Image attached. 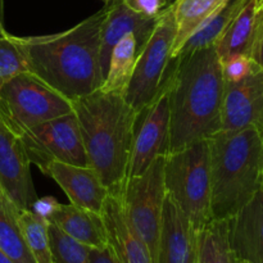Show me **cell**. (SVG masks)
I'll list each match as a JSON object with an SVG mask.
<instances>
[{"label": "cell", "mask_w": 263, "mask_h": 263, "mask_svg": "<svg viewBox=\"0 0 263 263\" xmlns=\"http://www.w3.org/2000/svg\"><path fill=\"white\" fill-rule=\"evenodd\" d=\"M164 81L170 102L167 153L221 131L225 79L215 46L172 59Z\"/></svg>", "instance_id": "cell-1"}, {"label": "cell", "mask_w": 263, "mask_h": 263, "mask_svg": "<svg viewBox=\"0 0 263 263\" xmlns=\"http://www.w3.org/2000/svg\"><path fill=\"white\" fill-rule=\"evenodd\" d=\"M107 4L64 32L15 36L27 61L28 72L74 102L102 86L100 28Z\"/></svg>", "instance_id": "cell-2"}, {"label": "cell", "mask_w": 263, "mask_h": 263, "mask_svg": "<svg viewBox=\"0 0 263 263\" xmlns=\"http://www.w3.org/2000/svg\"><path fill=\"white\" fill-rule=\"evenodd\" d=\"M72 105L90 167L108 189H118L127 179L139 113L123 95L100 89Z\"/></svg>", "instance_id": "cell-3"}, {"label": "cell", "mask_w": 263, "mask_h": 263, "mask_svg": "<svg viewBox=\"0 0 263 263\" xmlns=\"http://www.w3.org/2000/svg\"><path fill=\"white\" fill-rule=\"evenodd\" d=\"M212 218H230L261 186L263 134L254 126L208 139Z\"/></svg>", "instance_id": "cell-4"}, {"label": "cell", "mask_w": 263, "mask_h": 263, "mask_svg": "<svg viewBox=\"0 0 263 263\" xmlns=\"http://www.w3.org/2000/svg\"><path fill=\"white\" fill-rule=\"evenodd\" d=\"M164 187L195 231L212 220L208 140L197 141L164 156Z\"/></svg>", "instance_id": "cell-5"}, {"label": "cell", "mask_w": 263, "mask_h": 263, "mask_svg": "<svg viewBox=\"0 0 263 263\" xmlns=\"http://www.w3.org/2000/svg\"><path fill=\"white\" fill-rule=\"evenodd\" d=\"M72 112L71 100L31 72L20 73L0 89V117L18 136Z\"/></svg>", "instance_id": "cell-6"}, {"label": "cell", "mask_w": 263, "mask_h": 263, "mask_svg": "<svg viewBox=\"0 0 263 263\" xmlns=\"http://www.w3.org/2000/svg\"><path fill=\"white\" fill-rule=\"evenodd\" d=\"M164 156L154 159L153 163L139 176L127 177L121 187L126 216L148 249L152 263H158L159 239L166 199Z\"/></svg>", "instance_id": "cell-7"}, {"label": "cell", "mask_w": 263, "mask_h": 263, "mask_svg": "<svg viewBox=\"0 0 263 263\" xmlns=\"http://www.w3.org/2000/svg\"><path fill=\"white\" fill-rule=\"evenodd\" d=\"M176 22L168 4L157 18L156 26L136 59L125 99L140 115L156 98L172 61Z\"/></svg>", "instance_id": "cell-8"}, {"label": "cell", "mask_w": 263, "mask_h": 263, "mask_svg": "<svg viewBox=\"0 0 263 263\" xmlns=\"http://www.w3.org/2000/svg\"><path fill=\"white\" fill-rule=\"evenodd\" d=\"M20 138L31 164L44 175L53 162L90 166L73 112L40 123Z\"/></svg>", "instance_id": "cell-9"}, {"label": "cell", "mask_w": 263, "mask_h": 263, "mask_svg": "<svg viewBox=\"0 0 263 263\" xmlns=\"http://www.w3.org/2000/svg\"><path fill=\"white\" fill-rule=\"evenodd\" d=\"M140 115L143 121L136 123L127 177L141 175L154 159L168 152L170 102L164 80L158 94Z\"/></svg>", "instance_id": "cell-10"}, {"label": "cell", "mask_w": 263, "mask_h": 263, "mask_svg": "<svg viewBox=\"0 0 263 263\" xmlns=\"http://www.w3.org/2000/svg\"><path fill=\"white\" fill-rule=\"evenodd\" d=\"M30 167L22 140L0 117V186L17 210H31L37 199Z\"/></svg>", "instance_id": "cell-11"}, {"label": "cell", "mask_w": 263, "mask_h": 263, "mask_svg": "<svg viewBox=\"0 0 263 263\" xmlns=\"http://www.w3.org/2000/svg\"><path fill=\"white\" fill-rule=\"evenodd\" d=\"M263 134V68H256L238 82H226L221 131L251 127Z\"/></svg>", "instance_id": "cell-12"}, {"label": "cell", "mask_w": 263, "mask_h": 263, "mask_svg": "<svg viewBox=\"0 0 263 263\" xmlns=\"http://www.w3.org/2000/svg\"><path fill=\"white\" fill-rule=\"evenodd\" d=\"M107 4V14L100 28V67L105 77L110 54L116 44L126 35L134 33L138 43V51L145 45L156 26L157 18L131 10L122 0H112ZM139 55V54H138Z\"/></svg>", "instance_id": "cell-13"}, {"label": "cell", "mask_w": 263, "mask_h": 263, "mask_svg": "<svg viewBox=\"0 0 263 263\" xmlns=\"http://www.w3.org/2000/svg\"><path fill=\"white\" fill-rule=\"evenodd\" d=\"M121 187L109 190L100 212L107 230L108 246L118 263H152L148 249L126 216Z\"/></svg>", "instance_id": "cell-14"}, {"label": "cell", "mask_w": 263, "mask_h": 263, "mask_svg": "<svg viewBox=\"0 0 263 263\" xmlns=\"http://www.w3.org/2000/svg\"><path fill=\"white\" fill-rule=\"evenodd\" d=\"M229 238L235 263H263V186L229 218Z\"/></svg>", "instance_id": "cell-15"}, {"label": "cell", "mask_w": 263, "mask_h": 263, "mask_svg": "<svg viewBox=\"0 0 263 263\" xmlns=\"http://www.w3.org/2000/svg\"><path fill=\"white\" fill-rule=\"evenodd\" d=\"M45 176L53 179L68 197L69 203L100 213L109 189L92 167L53 162Z\"/></svg>", "instance_id": "cell-16"}, {"label": "cell", "mask_w": 263, "mask_h": 263, "mask_svg": "<svg viewBox=\"0 0 263 263\" xmlns=\"http://www.w3.org/2000/svg\"><path fill=\"white\" fill-rule=\"evenodd\" d=\"M195 256V230L181 208L166 194L158 263H190Z\"/></svg>", "instance_id": "cell-17"}, {"label": "cell", "mask_w": 263, "mask_h": 263, "mask_svg": "<svg viewBox=\"0 0 263 263\" xmlns=\"http://www.w3.org/2000/svg\"><path fill=\"white\" fill-rule=\"evenodd\" d=\"M49 222L89 248L103 249L108 247L107 230L100 213L77 207L72 203H59Z\"/></svg>", "instance_id": "cell-18"}, {"label": "cell", "mask_w": 263, "mask_h": 263, "mask_svg": "<svg viewBox=\"0 0 263 263\" xmlns=\"http://www.w3.org/2000/svg\"><path fill=\"white\" fill-rule=\"evenodd\" d=\"M259 15L261 8L258 0H246L241 9L216 43L215 49L220 61L238 54L251 57Z\"/></svg>", "instance_id": "cell-19"}, {"label": "cell", "mask_w": 263, "mask_h": 263, "mask_svg": "<svg viewBox=\"0 0 263 263\" xmlns=\"http://www.w3.org/2000/svg\"><path fill=\"white\" fill-rule=\"evenodd\" d=\"M228 0H175L171 3L176 22L172 59L179 55L190 36L210 20Z\"/></svg>", "instance_id": "cell-20"}, {"label": "cell", "mask_w": 263, "mask_h": 263, "mask_svg": "<svg viewBox=\"0 0 263 263\" xmlns=\"http://www.w3.org/2000/svg\"><path fill=\"white\" fill-rule=\"evenodd\" d=\"M138 43L134 33H126L113 48L107 73L100 90L125 97L138 59Z\"/></svg>", "instance_id": "cell-21"}, {"label": "cell", "mask_w": 263, "mask_h": 263, "mask_svg": "<svg viewBox=\"0 0 263 263\" xmlns=\"http://www.w3.org/2000/svg\"><path fill=\"white\" fill-rule=\"evenodd\" d=\"M195 263H235L229 238V218H212L195 231Z\"/></svg>", "instance_id": "cell-22"}, {"label": "cell", "mask_w": 263, "mask_h": 263, "mask_svg": "<svg viewBox=\"0 0 263 263\" xmlns=\"http://www.w3.org/2000/svg\"><path fill=\"white\" fill-rule=\"evenodd\" d=\"M244 3L246 0H228L210 20L205 21L190 36V39L185 43L177 57L185 55V54L193 53V51L200 50V49L208 48V46H215L226 28L229 27L231 21L241 9Z\"/></svg>", "instance_id": "cell-23"}, {"label": "cell", "mask_w": 263, "mask_h": 263, "mask_svg": "<svg viewBox=\"0 0 263 263\" xmlns=\"http://www.w3.org/2000/svg\"><path fill=\"white\" fill-rule=\"evenodd\" d=\"M15 218L35 262L53 263L48 231L49 221L44 220L31 210H20Z\"/></svg>", "instance_id": "cell-24"}, {"label": "cell", "mask_w": 263, "mask_h": 263, "mask_svg": "<svg viewBox=\"0 0 263 263\" xmlns=\"http://www.w3.org/2000/svg\"><path fill=\"white\" fill-rule=\"evenodd\" d=\"M17 212L0 207V251L15 263H36L18 226Z\"/></svg>", "instance_id": "cell-25"}, {"label": "cell", "mask_w": 263, "mask_h": 263, "mask_svg": "<svg viewBox=\"0 0 263 263\" xmlns=\"http://www.w3.org/2000/svg\"><path fill=\"white\" fill-rule=\"evenodd\" d=\"M48 231L53 263H90L91 248L72 239L51 222Z\"/></svg>", "instance_id": "cell-26"}, {"label": "cell", "mask_w": 263, "mask_h": 263, "mask_svg": "<svg viewBox=\"0 0 263 263\" xmlns=\"http://www.w3.org/2000/svg\"><path fill=\"white\" fill-rule=\"evenodd\" d=\"M28 72L27 61L15 36H0V89L20 73Z\"/></svg>", "instance_id": "cell-27"}, {"label": "cell", "mask_w": 263, "mask_h": 263, "mask_svg": "<svg viewBox=\"0 0 263 263\" xmlns=\"http://www.w3.org/2000/svg\"><path fill=\"white\" fill-rule=\"evenodd\" d=\"M222 74L226 82H238L246 79L256 68H258L253 59L248 55L238 54L221 61Z\"/></svg>", "instance_id": "cell-28"}, {"label": "cell", "mask_w": 263, "mask_h": 263, "mask_svg": "<svg viewBox=\"0 0 263 263\" xmlns=\"http://www.w3.org/2000/svg\"><path fill=\"white\" fill-rule=\"evenodd\" d=\"M131 10L140 14L156 17L168 5V0H122Z\"/></svg>", "instance_id": "cell-29"}, {"label": "cell", "mask_w": 263, "mask_h": 263, "mask_svg": "<svg viewBox=\"0 0 263 263\" xmlns=\"http://www.w3.org/2000/svg\"><path fill=\"white\" fill-rule=\"evenodd\" d=\"M58 205L59 203L55 198L43 197V198H37V199L33 202L31 211L35 212L37 216H40V217H43L44 220L49 221L50 220L51 215H53L54 211L57 210Z\"/></svg>", "instance_id": "cell-30"}, {"label": "cell", "mask_w": 263, "mask_h": 263, "mask_svg": "<svg viewBox=\"0 0 263 263\" xmlns=\"http://www.w3.org/2000/svg\"><path fill=\"white\" fill-rule=\"evenodd\" d=\"M251 58L253 59L254 63L263 68V10L261 9V15H259L258 27H257L256 39H254L253 48L251 51Z\"/></svg>", "instance_id": "cell-31"}, {"label": "cell", "mask_w": 263, "mask_h": 263, "mask_svg": "<svg viewBox=\"0 0 263 263\" xmlns=\"http://www.w3.org/2000/svg\"><path fill=\"white\" fill-rule=\"evenodd\" d=\"M90 263H118L115 254L110 251L109 246L107 248L90 249Z\"/></svg>", "instance_id": "cell-32"}, {"label": "cell", "mask_w": 263, "mask_h": 263, "mask_svg": "<svg viewBox=\"0 0 263 263\" xmlns=\"http://www.w3.org/2000/svg\"><path fill=\"white\" fill-rule=\"evenodd\" d=\"M0 207L5 208V210H9V211H20L14 207V204H13L12 202H10L9 198L7 197V194H5L2 186H0Z\"/></svg>", "instance_id": "cell-33"}, {"label": "cell", "mask_w": 263, "mask_h": 263, "mask_svg": "<svg viewBox=\"0 0 263 263\" xmlns=\"http://www.w3.org/2000/svg\"><path fill=\"white\" fill-rule=\"evenodd\" d=\"M7 31L4 28V22H3V0H0V36L5 35Z\"/></svg>", "instance_id": "cell-34"}, {"label": "cell", "mask_w": 263, "mask_h": 263, "mask_svg": "<svg viewBox=\"0 0 263 263\" xmlns=\"http://www.w3.org/2000/svg\"><path fill=\"white\" fill-rule=\"evenodd\" d=\"M0 263H15V262L12 261L7 254H4L2 251H0Z\"/></svg>", "instance_id": "cell-35"}, {"label": "cell", "mask_w": 263, "mask_h": 263, "mask_svg": "<svg viewBox=\"0 0 263 263\" xmlns=\"http://www.w3.org/2000/svg\"><path fill=\"white\" fill-rule=\"evenodd\" d=\"M261 185L263 186V145H262V156H261Z\"/></svg>", "instance_id": "cell-36"}, {"label": "cell", "mask_w": 263, "mask_h": 263, "mask_svg": "<svg viewBox=\"0 0 263 263\" xmlns=\"http://www.w3.org/2000/svg\"><path fill=\"white\" fill-rule=\"evenodd\" d=\"M258 4H259V8L263 10V0H258Z\"/></svg>", "instance_id": "cell-37"}, {"label": "cell", "mask_w": 263, "mask_h": 263, "mask_svg": "<svg viewBox=\"0 0 263 263\" xmlns=\"http://www.w3.org/2000/svg\"><path fill=\"white\" fill-rule=\"evenodd\" d=\"M103 2H104V3H109V2H112V0H103Z\"/></svg>", "instance_id": "cell-38"}, {"label": "cell", "mask_w": 263, "mask_h": 263, "mask_svg": "<svg viewBox=\"0 0 263 263\" xmlns=\"http://www.w3.org/2000/svg\"><path fill=\"white\" fill-rule=\"evenodd\" d=\"M190 263H195V256H194V258H193V261L190 262Z\"/></svg>", "instance_id": "cell-39"}]
</instances>
